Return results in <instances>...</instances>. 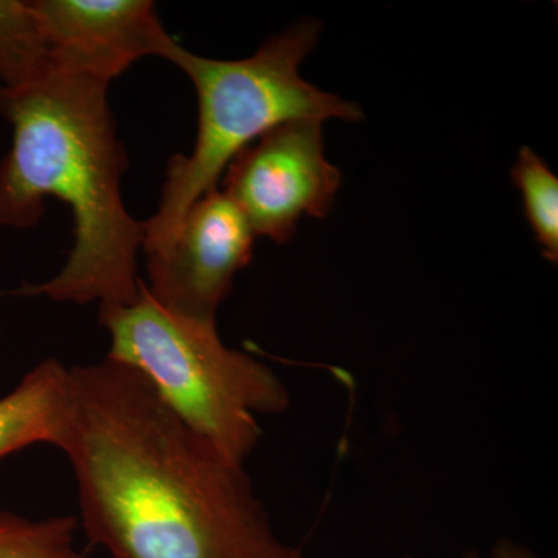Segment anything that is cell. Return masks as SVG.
<instances>
[{
  "instance_id": "cell-1",
  "label": "cell",
  "mask_w": 558,
  "mask_h": 558,
  "mask_svg": "<svg viewBox=\"0 0 558 558\" xmlns=\"http://www.w3.org/2000/svg\"><path fill=\"white\" fill-rule=\"evenodd\" d=\"M60 450L75 473L78 523L112 558H303L278 537L244 464L124 363L70 368Z\"/></svg>"
},
{
  "instance_id": "cell-4",
  "label": "cell",
  "mask_w": 558,
  "mask_h": 558,
  "mask_svg": "<svg viewBox=\"0 0 558 558\" xmlns=\"http://www.w3.org/2000/svg\"><path fill=\"white\" fill-rule=\"evenodd\" d=\"M108 357L142 374L197 435L244 464L260 438L259 414L284 413L289 389L263 362L220 340L216 323L161 307L142 284L130 304H102Z\"/></svg>"
},
{
  "instance_id": "cell-11",
  "label": "cell",
  "mask_w": 558,
  "mask_h": 558,
  "mask_svg": "<svg viewBox=\"0 0 558 558\" xmlns=\"http://www.w3.org/2000/svg\"><path fill=\"white\" fill-rule=\"evenodd\" d=\"M75 517L32 520L0 512V558H87L76 548Z\"/></svg>"
},
{
  "instance_id": "cell-5",
  "label": "cell",
  "mask_w": 558,
  "mask_h": 558,
  "mask_svg": "<svg viewBox=\"0 0 558 558\" xmlns=\"http://www.w3.org/2000/svg\"><path fill=\"white\" fill-rule=\"evenodd\" d=\"M223 193L256 236L286 244L303 218H326L341 172L325 156L323 123L290 121L264 134L231 161Z\"/></svg>"
},
{
  "instance_id": "cell-6",
  "label": "cell",
  "mask_w": 558,
  "mask_h": 558,
  "mask_svg": "<svg viewBox=\"0 0 558 558\" xmlns=\"http://www.w3.org/2000/svg\"><path fill=\"white\" fill-rule=\"evenodd\" d=\"M256 234L223 191L201 197L170 248L148 256L149 295L165 310L216 323L234 277L250 263Z\"/></svg>"
},
{
  "instance_id": "cell-9",
  "label": "cell",
  "mask_w": 558,
  "mask_h": 558,
  "mask_svg": "<svg viewBox=\"0 0 558 558\" xmlns=\"http://www.w3.org/2000/svg\"><path fill=\"white\" fill-rule=\"evenodd\" d=\"M49 76L47 51L31 2L0 0V86L17 89Z\"/></svg>"
},
{
  "instance_id": "cell-8",
  "label": "cell",
  "mask_w": 558,
  "mask_h": 558,
  "mask_svg": "<svg viewBox=\"0 0 558 558\" xmlns=\"http://www.w3.org/2000/svg\"><path fill=\"white\" fill-rule=\"evenodd\" d=\"M70 368L47 359L0 398V461L35 444L60 449L68 422Z\"/></svg>"
},
{
  "instance_id": "cell-13",
  "label": "cell",
  "mask_w": 558,
  "mask_h": 558,
  "mask_svg": "<svg viewBox=\"0 0 558 558\" xmlns=\"http://www.w3.org/2000/svg\"><path fill=\"white\" fill-rule=\"evenodd\" d=\"M405 558H410V557H405ZM461 558H483V557H481L478 553H473V550H469V553H465L464 556H462Z\"/></svg>"
},
{
  "instance_id": "cell-2",
  "label": "cell",
  "mask_w": 558,
  "mask_h": 558,
  "mask_svg": "<svg viewBox=\"0 0 558 558\" xmlns=\"http://www.w3.org/2000/svg\"><path fill=\"white\" fill-rule=\"evenodd\" d=\"M108 83L50 76L32 86H0V117L13 145L0 163V227L32 229L47 197L72 209L75 244L57 277L13 295L87 304L138 299L137 253L145 222L121 199L128 156L108 101Z\"/></svg>"
},
{
  "instance_id": "cell-12",
  "label": "cell",
  "mask_w": 558,
  "mask_h": 558,
  "mask_svg": "<svg viewBox=\"0 0 558 558\" xmlns=\"http://www.w3.org/2000/svg\"><path fill=\"white\" fill-rule=\"evenodd\" d=\"M488 558H538L534 550L513 539L501 538L495 543Z\"/></svg>"
},
{
  "instance_id": "cell-7",
  "label": "cell",
  "mask_w": 558,
  "mask_h": 558,
  "mask_svg": "<svg viewBox=\"0 0 558 558\" xmlns=\"http://www.w3.org/2000/svg\"><path fill=\"white\" fill-rule=\"evenodd\" d=\"M31 9L51 76L109 84L142 58H163L172 40L148 0H35Z\"/></svg>"
},
{
  "instance_id": "cell-3",
  "label": "cell",
  "mask_w": 558,
  "mask_h": 558,
  "mask_svg": "<svg viewBox=\"0 0 558 558\" xmlns=\"http://www.w3.org/2000/svg\"><path fill=\"white\" fill-rule=\"evenodd\" d=\"M322 25L301 21L240 61L209 60L171 40L163 58L182 70L199 100V128L190 156L172 157L159 208L145 222L146 255L171 247L189 209L216 190L231 161L267 132L290 121H359L354 102L318 89L300 75Z\"/></svg>"
},
{
  "instance_id": "cell-10",
  "label": "cell",
  "mask_w": 558,
  "mask_h": 558,
  "mask_svg": "<svg viewBox=\"0 0 558 558\" xmlns=\"http://www.w3.org/2000/svg\"><path fill=\"white\" fill-rule=\"evenodd\" d=\"M513 185L521 191L524 215L543 256L558 260V179L546 161L527 146L520 149L512 168Z\"/></svg>"
}]
</instances>
